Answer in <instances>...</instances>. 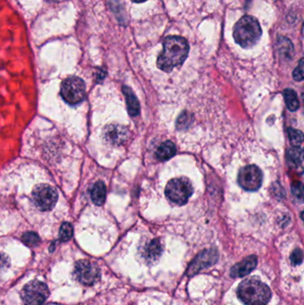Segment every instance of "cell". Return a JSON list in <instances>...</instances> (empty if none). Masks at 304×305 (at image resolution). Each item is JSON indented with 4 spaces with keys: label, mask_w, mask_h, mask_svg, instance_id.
<instances>
[{
    "label": "cell",
    "mask_w": 304,
    "mask_h": 305,
    "mask_svg": "<svg viewBox=\"0 0 304 305\" xmlns=\"http://www.w3.org/2000/svg\"><path fill=\"white\" fill-rule=\"evenodd\" d=\"M189 53V45L186 38L171 36L164 41V50L157 59V66L162 71L170 73L182 65Z\"/></svg>",
    "instance_id": "cell-1"
},
{
    "label": "cell",
    "mask_w": 304,
    "mask_h": 305,
    "mask_svg": "<svg viewBox=\"0 0 304 305\" xmlns=\"http://www.w3.org/2000/svg\"><path fill=\"white\" fill-rule=\"evenodd\" d=\"M263 30L254 16H244L236 23L233 31L234 39L243 48H251L262 38Z\"/></svg>",
    "instance_id": "cell-2"
},
{
    "label": "cell",
    "mask_w": 304,
    "mask_h": 305,
    "mask_svg": "<svg viewBox=\"0 0 304 305\" xmlns=\"http://www.w3.org/2000/svg\"><path fill=\"white\" fill-rule=\"evenodd\" d=\"M237 295L246 305H266L270 301L271 292L269 286L256 279L243 280L237 288Z\"/></svg>",
    "instance_id": "cell-3"
},
{
    "label": "cell",
    "mask_w": 304,
    "mask_h": 305,
    "mask_svg": "<svg viewBox=\"0 0 304 305\" xmlns=\"http://www.w3.org/2000/svg\"><path fill=\"white\" fill-rule=\"evenodd\" d=\"M194 188L189 179L181 177L171 179L168 182L165 188V195L168 199L177 205H185L191 195H193Z\"/></svg>",
    "instance_id": "cell-4"
},
{
    "label": "cell",
    "mask_w": 304,
    "mask_h": 305,
    "mask_svg": "<svg viewBox=\"0 0 304 305\" xmlns=\"http://www.w3.org/2000/svg\"><path fill=\"white\" fill-rule=\"evenodd\" d=\"M61 95L63 98L71 105L82 102L86 96L85 82L78 77H70L62 84Z\"/></svg>",
    "instance_id": "cell-5"
},
{
    "label": "cell",
    "mask_w": 304,
    "mask_h": 305,
    "mask_svg": "<svg viewBox=\"0 0 304 305\" xmlns=\"http://www.w3.org/2000/svg\"><path fill=\"white\" fill-rule=\"evenodd\" d=\"M49 295L46 284L38 280L28 283L22 291L23 305H43Z\"/></svg>",
    "instance_id": "cell-6"
},
{
    "label": "cell",
    "mask_w": 304,
    "mask_h": 305,
    "mask_svg": "<svg viewBox=\"0 0 304 305\" xmlns=\"http://www.w3.org/2000/svg\"><path fill=\"white\" fill-rule=\"evenodd\" d=\"M32 199L38 210L50 211L57 205L58 193L52 186L41 184L35 188L32 193Z\"/></svg>",
    "instance_id": "cell-7"
},
{
    "label": "cell",
    "mask_w": 304,
    "mask_h": 305,
    "mask_svg": "<svg viewBox=\"0 0 304 305\" xmlns=\"http://www.w3.org/2000/svg\"><path fill=\"white\" fill-rule=\"evenodd\" d=\"M73 277L80 284L91 286L98 281L100 271L95 263L87 260H81L77 262L74 266Z\"/></svg>",
    "instance_id": "cell-8"
},
{
    "label": "cell",
    "mask_w": 304,
    "mask_h": 305,
    "mask_svg": "<svg viewBox=\"0 0 304 305\" xmlns=\"http://www.w3.org/2000/svg\"><path fill=\"white\" fill-rule=\"evenodd\" d=\"M263 172L256 165H248L241 169L237 180L240 186L247 191L258 190L263 184Z\"/></svg>",
    "instance_id": "cell-9"
},
{
    "label": "cell",
    "mask_w": 304,
    "mask_h": 305,
    "mask_svg": "<svg viewBox=\"0 0 304 305\" xmlns=\"http://www.w3.org/2000/svg\"><path fill=\"white\" fill-rule=\"evenodd\" d=\"M219 253L215 249H208L200 252L192 262L187 268L186 274L187 276H194L204 269L211 267L218 262Z\"/></svg>",
    "instance_id": "cell-10"
},
{
    "label": "cell",
    "mask_w": 304,
    "mask_h": 305,
    "mask_svg": "<svg viewBox=\"0 0 304 305\" xmlns=\"http://www.w3.org/2000/svg\"><path fill=\"white\" fill-rule=\"evenodd\" d=\"M129 132L125 127L119 124H111L104 130L105 140L112 145H121L127 140Z\"/></svg>",
    "instance_id": "cell-11"
},
{
    "label": "cell",
    "mask_w": 304,
    "mask_h": 305,
    "mask_svg": "<svg viewBox=\"0 0 304 305\" xmlns=\"http://www.w3.org/2000/svg\"><path fill=\"white\" fill-rule=\"evenodd\" d=\"M257 257L251 256L243 260L241 263H237L231 269L230 276L232 278H243L250 274L257 266Z\"/></svg>",
    "instance_id": "cell-12"
},
{
    "label": "cell",
    "mask_w": 304,
    "mask_h": 305,
    "mask_svg": "<svg viewBox=\"0 0 304 305\" xmlns=\"http://www.w3.org/2000/svg\"><path fill=\"white\" fill-rule=\"evenodd\" d=\"M163 252V247L159 239H153L145 245L144 249V257L147 262H156L159 259Z\"/></svg>",
    "instance_id": "cell-13"
},
{
    "label": "cell",
    "mask_w": 304,
    "mask_h": 305,
    "mask_svg": "<svg viewBox=\"0 0 304 305\" xmlns=\"http://www.w3.org/2000/svg\"><path fill=\"white\" fill-rule=\"evenodd\" d=\"M123 94L125 95L126 102H127V107L129 111V115L131 116H137L140 113V106L138 103L136 95H134L133 91L130 89V88L127 86H123L122 88Z\"/></svg>",
    "instance_id": "cell-14"
},
{
    "label": "cell",
    "mask_w": 304,
    "mask_h": 305,
    "mask_svg": "<svg viewBox=\"0 0 304 305\" xmlns=\"http://www.w3.org/2000/svg\"><path fill=\"white\" fill-rule=\"evenodd\" d=\"M92 201L96 206H102L107 198V187L103 181H97L91 190Z\"/></svg>",
    "instance_id": "cell-15"
},
{
    "label": "cell",
    "mask_w": 304,
    "mask_h": 305,
    "mask_svg": "<svg viewBox=\"0 0 304 305\" xmlns=\"http://www.w3.org/2000/svg\"><path fill=\"white\" fill-rule=\"evenodd\" d=\"M176 146L171 141H165L158 147L156 151V157L161 161H166L174 157Z\"/></svg>",
    "instance_id": "cell-16"
},
{
    "label": "cell",
    "mask_w": 304,
    "mask_h": 305,
    "mask_svg": "<svg viewBox=\"0 0 304 305\" xmlns=\"http://www.w3.org/2000/svg\"><path fill=\"white\" fill-rule=\"evenodd\" d=\"M278 50L283 58L291 59L293 58V45L291 40L285 37H280L278 39Z\"/></svg>",
    "instance_id": "cell-17"
},
{
    "label": "cell",
    "mask_w": 304,
    "mask_h": 305,
    "mask_svg": "<svg viewBox=\"0 0 304 305\" xmlns=\"http://www.w3.org/2000/svg\"><path fill=\"white\" fill-rule=\"evenodd\" d=\"M287 160L294 167L300 166L303 160V151L299 145H293L287 152Z\"/></svg>",
    "instance_id": "cell-18"
},
{
    "label": "cell",
    "mask_w": 304,
    "mask_h": 305,
    "mask_svg": "<svg viewBox=\"0 0 304 305\" xmlns=\"http://www.w3.org/2000/svg\"><path fill=\"white\" fill-rule=\"evenodd\" d=\"M284 97H285L286 107H287L289 110L295 112V111L299 109L300 103H299L296 92L293 90V89H291V88H287L284 91Z\"/></svg>",
    "instance_id": "cell-19"
},
{
    "label": "cell",
    "mask_w": 304,
    "mask_h": 305,
    "mask_svg": "<svg viewBox=\"0 0 304 305\" xmlns=\"http://www.w3.org/2000/svg\"><path fill=\"white\" fill-rule=\"evenodd\" d=\"M73 235V229H72V224H70L69 222H65L62 225L60 229V233H59V237L60 240L63 242L69 241L72 237Z\"/></svg>",
    "instance_id": "cell-20"
},
{
    "label": "cell",
    "mask_w": 304,
    "mask_h": 305,
    "mask_svg": "<svg viewBox=\"0 0 304 305\" xmlns=\"http://www.w3.org/2000/svg\"><path fill=\"white\" fill-rule=\"evenodd\" d=\"M289 139L293 145H299L303 141V134L300 130L293 128L288 129Z\"/></svg>",
    "instance_id": "cell-21"
},
{
    "label": "cell",
    "mask_w": 304,
    "mask_h": 305,
    "mask_svg": "<svg viewBox=\"0 0 304 305\" xmlns=\"http://www.w3.org/2000/svg\"><path fill=\"white\" fill-rule=\"evenodd\" d=\"M23 241L24 244L29 246H36L39 244V237L34 232H27L23 236Z\"/></svg>",
    "instance_id": "cell-22"
},
{
    "label": "cell",
    "mask_w": 304,
    "mask_h": 305,
    "mask_svg": "<svg viewBox=\"0 0 304 305\" xmlns=\"http://www.w3.org/2000/svg\"><path fill=\"white\" fill-rule=\"evenodd\" d=\"M292 192H293V195L297 197L300 200H302L303 198V186L301 182H294L292 184Z\"/></svg>",
    "instance_id": "cell-23"
},
{
    "label": "cell",
    "mask_w": 304,
    "mask_h": 305,
    "mask_svg": "<svg viewBox=\"0 0 304 305\" xmlns=\"http://www.w3.org/2000/svg\"><path fill=\"white\" fill-rule=\"evenodd\" d=\"M293 77L296 81H301L303 80V59L301 58L299 65H297L296 68L294 69L293 73Z\"/></svg>",
    "instance_id": "cell-24"
},
{
    "label": "cell",
    "mask_w": 304,
    "mask_h": 305,
    "mask_svg": "<svg viewBox=\"0 0 304 305\" xmlns=\"http://www.w3.org/2000/svg\"><path fill=\"white\" fill-rule=\"evenodd\" d=\"M302 260H303L302 251L300 249H295L291 255V262L293 265H300V263H302Z\"/></svg>",
    "instance_id": "cell-25"
},
{
    "label": "cell",
    "mask_w": 304,
    "mask_h": 305,
    "mask_svg": "<svg viewBox=\"0 0 304 305\" xmlns=\"http://www.w3.org/2000/svg\"><path fill=\"white\" fill-rule=\"evenodd\" d=\"M186 121L190 122V116L186 115V113H184L179 116V120H178V128L181 129V128H184L185 126H187L188 124L186 123Z\"/></svg>",
    "instance_id": "cell-26"
},
{
    "label": "cell",
    "mask_w": 304,
    "mask_h": 305,
    "mask_svg": "<svg viewBox=\"0 0 304 305\" xmlns=\"http://www.w3.org/2000/svg\"><path fill=\"white\" fill-rule=\"evenodd\" d=\"M8 260L6 256L0 253V271L4 270L5 268L8 267Z\"/></svg>",
    "instance_id": "cell-27"
},
{
    "label": "cell",
    "mask_w": 304,
    "mask_h": 305,
    "mask_svg": "<svg viewBox=\"0 0 304 305\" xmlns=\"http://www.w3.org/2000/svg\"><path fill=\"white\" fill-rule=\"evenodd\" d=\"M132 1L135 2V3H143V2H145L147 0H132Z\"/></svg>",
    "instance_id": "cell-28"
},
{
    "label": "cell",
    "mask_w": 304,
    "mask_h": 305,
    "mask_svg": "<svg viewBox=\"0 0 304 305\" xmlns=\"http://www.w3.org/2000/svg\"><path fill=\"white\" fill-rule=\"evenodd\" d=\"M46 1H48V2H57L59 0H46Z\"/></svg>",
    "instance_id": "cell-29"
}]
</instances>
